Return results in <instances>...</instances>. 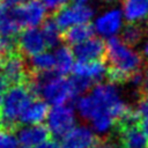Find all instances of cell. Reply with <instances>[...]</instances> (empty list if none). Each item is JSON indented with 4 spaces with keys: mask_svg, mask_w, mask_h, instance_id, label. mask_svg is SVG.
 <instances>
[{
    "mask_svg": "<svg viewBox=\"0 0 148 148\" xmlns=\"http://www.w3.org/2000/svg\"><path fill=\"white\" fill-rule=\"evenodd\" d=\"M130 108L113 83H96L90 94L76 101V109L81 118L92 123L99 118H112L116 123Z\"/></svg>",
    "mask_w": 148,
    "mask_h": 148,
    "instance_id": "1",
    "label": "cell"
},
{
    "mask_svg": "<svg viewBox=\"0 0 148 148\" xmlns=\"http://www.w3.org/2000/svg\"><path fill=\"white\" fill-rule=\"evenodd\" d=\"M105 45V59L109 64L106 76L110 83H128L133 74L142 71V53L124 43L121 38L112 37L106 40Z\"/></svg>",
    "mask_w": 148,
    "mask_h": 148,
    "instance_id": "2",
    "label": "cell"
},
{
    "mask_svg": "<svg viewBox=\"0 0 148 148\" xmlns=\"http://www.w3.org/2000/svg\"><path fill=\"white\" fill-rule=\"evenodd\" d=\"M35 98L28 84L9 87L0 106V128L15 133L21 127V116Z\"/></svg>",
    "mask_w": 148,
    "mask_h": 148,
    "instance_id": "3",
    "label": "cell"
},
{
    "mask_svg": "<svg viewBox=\"0 0 148 148\" xmlns=\"http://www.w3.org/2000/svg\"><path fill=\"white\" fill-rule=\"evenodd\" d=\"M0 75L9 88L13 86L28 84L31 73L28 67V62L24 60V57L20 51H17L7 54L3 58L0 68Z\"/></svg>",
    "mask_w": 148,
    "mask_h": 148,
    "instance_id": "4",
    "label": "cell"
},
{
    "mask_svg": "<svg viewBox=\"0 0 148 148\" xmlns=\"http://www.w3.org/2000/svg\"><path fill=\"white\" fill-rule=\"evenodd\" d=\"M20 29L36 28L46 18V8L40 0H29L9 10Z\"/></svg>",
    "mask_w": 148,
    "mask_h": 148,
    "instance_id": "5",
    "label": "cell"
},
{
    "mask_svg": "<svg viewBox=\"0 0 148 148\" xmlns=\"http://www.w3.org/2000/svg\"><path fill=\"white\" fill-rule=\"evenodd\" d=\"M47 128L52 136L64 138L69 131L75 127V112L71 105H56L49 111Z\"/></svg>",
    "mask_w": 148,
    "mask_h": 148,
    "instance_id": "6",
    "label": "cell"
},
{
    "mask_svg": "<svg viewBox=\"0 0 148 148\" xmlns=\"http://www.w3.org/2000/svg\"><path fill=\"white\" fill-rule=\"evenodd\" d=\"M94 16V9L87 3H71L64 6L60 10L53 14V17L64 31L71 27L77 24L89 23L90 18Z\"/></svg>",
    "mask_w": 148,
    "mask_h": 148,
    "instance_id": "7",
    "label": "cell"
},
{
    "mask_svg": "<svg viewBox=\"0 0 148 148\" xmlns=\"http://www.w3.org/2000/svg\"><path fill=\"white\" fill-rule=\"evenodd\" d=\"M123 23V10L118 8H112L104 12L95 20L94 29L101 37H106L108 39H110L112 37H116V35L124 29Z\"/></svg>",
    "mask_w": 148,
    "mask_h": 148,
    "instance_id": "8",
    "label": "cell"
},
{
    "mask_svg": "<svg viewBox=\"0 0 148 148\" xmlns=\"http://www.w3.org/2000/svg\"><path fill=\"white\" fill-rule=\"evenodd\" d=\"M46 43L42 30L38 28L23 29L18 34V51L23 57H34L45 52Z\"/></svg>",
    "mask_w": 148,
    "mask_h": 148,
    "instance_id": "9",
    "label": "cell"
},
{
    "mask_svg": "<svg viewBox=\"0 0 148 148\" xmlns=\"http://www.w3.org/2000/svg\"><path fill=\"white\" fill-rule=\"evenodd\" d=\"M15 133L20 148H37L51 138L47 126L42 124L18 127Z\"/></svg>",
    "mask_w": 148,
    "mask_h": 148,
    "instance_id": "10",
    "label": "cell"
},
{
    "mask_svg": "<svg viewBox=\"0 0 148 148\" xmlns=\"http://www.w3.org/2000/svg\"><path fill=\"white\" fill-rule=\"evenodd\" d=\"M114 130L119 148H148V139L139 124L116 125Z\"/></svg>",
    "mask_w": 148,
    "mask_h": 148,
    "instance_id": "11",
    "label": "cell"
},
{
    "mask_svg": "<svg viewBox=\"0 0 148 148\" xmlns=\"http://www.w3.org/2000/svg\"><path fill=\"white\" fill-rule=\"evenodd\" d=\"M74 57L77 61L81 62H91L99 61L102 58H105L106 45L98 37H91L90 39L73 46Z\"/></svg>",
    "mask_w": 148,
    "mask_h": 148,
    "instance_id": "12",
    "label": "cell"
},
{
    "mask_svg": "<svg viewBox=\"0 0 148 148\" xmlns=\"http://www.w3.org/2000/svg\"><path fill=\"white\" fill-rule=\"evenodd\" d=\"M99 139L89 127L80 125L69 131L61 140V148H94Z\"/></svg>",
    "mask_w": 148,
    "mask_h": 148,
    "instance_id": "13",
    "label": "cell"
},
{
    "mask_svg": "<svg viewBox=\"0 0 148 148\" xmlns=\"http://www.w3.org/2000/svg\"><path fill=\"white\" fill-rule=\"evenodd\" d=\"M73 73L76 76H81L90 80L95 84V82L103 80L108 75V67L105 62H103L102 60L91 61V62L76 61L73 67Z\"/></svg>",
    "mask_w": 148,
    "mask_h": 148,
    "instance_id": "14",
    "label": "cell"
},
{
    "mask_svg": "<svg viewBox=\"0 0 148 148\" xmlns=\"http://www.w3.org/2000/svg\"><path fill=\"white\" fill-rule=\"evenodd\" d=\"M49 111L50 110L46 102H44L40 98H35L21 116L20 126L21 125H27V126L39 125L44 119L47 118Z\"/></svg>",
    "mask_w": 148,
    "mask_h": 148,
    "instance_id": "15",
    "label": "cell"
},
{
    "mask_svg": "<svg viewBox=\"0 0 148 148\" xmlns=\"http://www.w3.org/2000/svg\"><path fill=\"white\" fill-rule=\"evenodd\" d=\"M123 15L127 23H141L148 17V0H123Z\"/></svg>",
    "mask_w": 148,
    "mask_h": 148,
    "instance_id": "16",
    "label": "cell"
},
{
    "mask_svg": "<svg viewBox=\"0 0 148 148\" xmlns=\"http://www.w3.org/2000/svg\"><path fill=\"white\" fill-rule=\"evenodd\" d=\"M94 25L86 23V24H77L74 27L68 28L67 30L62 31L61 39L66 43V45H77L88 39H90L94 35Z\"/></svg>",
    "mask_w": 148,
    "mask_h": 148,
    "instance_id": "17",
    "label": "cell"
},
{
    "mask_svg": "<svg viewBox=\"0 0 148 148\" xmlns=\"http://www.w3.org/2000/svg\"><path fill=\"white\" fill-rule=\"evenodd\" d=\"M54 59H56V67L54 71L65 76L69 72H73L74 62V53L73 50L69 49L68 45H60L54 50Z\"/></svg>",
    "mask_w": 148,
    "mask_h": 148,
    "instance_id": "18",
    "label": "cell"
},
{
    "mask_svg": "<svg viewBox=\"0 0 148 148\" xmlns=\"http://www.w3.org/2000/svg\"><path fill=\"white\" fill-rule=\"evenodd\" d=\"M42 34L44 36L46 46L49 49L52 47H58V44L60 43L61 39V34H60V28L57 24L56 20L53 16H49L45 18V21L42 23Z\"/></svg>",
    "mask_w": 148,
    "mask_h": 148,
    "instance_id": "19",
    "label": "cell"
},
{
    "mask_svg": "<svg viewBox=\"0 0 148 148\" xmlns=\"http://www.w3.org/2000/svg\"><path fill=\"white\" fill-rule=\"evenodd\" d=\"M28 67L31 73H40V72H49L53 71L56 67V59L54 54L50 52H43L37 56L30 58Z\"/></svg>",
    "mask_w": 148,
    "mask_h": 148,
    "instance_id": "20",
    "label": "cell"
},
{
    "mask_svg": "<svg viewBox=\"0 0 148 148\" xmlns=\"http://www.w3.org/2000/svg\"><path fill=\"white\" fill-rule=\"evenodd\" d=\"M145 37V29L139 23H127L121 30V40L134 47Z\"/></svg>",
    "mask_w": 148,
    "mask_h": 148,
    "instance_id": "21",
    "label": "cell"
},
{
    "mask_svg": "<svg viewBox=\"0 0 148 148\" xmlns=\"http://www.w3.org/2000/svg\"><path fill=\"white\" fill-rule=\"evenodd\" d=\"M69 83H71V88L73 91V96L74 98L77 101V96L86 92L88 89L91 88V86L94 87V83L86 79V77H81V76H76L73 75L72 77H69Z\"/></svg>",
    "mask_w": 148,
    "mask_h": 148,
    "instance_id": "22",
    "label": "cell"
},
{
    "mask_svg": "<svg viewBox=\"0 0 148 148\" xmlns=\"http://www.w3.org/2000/svg\"><path fill=\"white\" fill-rule=\"evenodd\" d=\"M17 139H15L14 133L7 132L0 128V148H18Z\"/></svg>",
    "mask_w": 148,
    "mask_h": 148,
    "instance_id": "23",
    "label": "cell"
},
{
    "mask_svg": "<svg viewBox=\"0 0 148 148\" xmlns=\"http://www.w3.org/2000/svg\"><path fill=\"white\" fill-rule=\"evenodd\" d=\"M134 109L139 116V120L148 119V95H140Z\"/></svg>",
    "mask_w": 148,
    "mask_h": 148,
    "instance_id": "24",
    "label": "cell"
},
{
    "mask_svg": "<svg viewBox=\"0 0 148 148\" xmlns=\"http://www.w3.org/2000/svg\"><path fill=\"white\" fill-rule=\"evenodd\" d=\"M45 8L50 10L52 14H56L58 10H60L64 6H66L67 0H40Z\"/></svg>",
    "mask_w": 148,
    "mask_h": 148,
    "instance_id": "25",
    "label": "cell"
},
{
    "mask_svg": "<svg viewBox=\"0 0 148 148\" xmlns=\"http://www.w3.org/2000/svg\"><path fill=\"white\" fill-rule=\"evenodd\" d=\"M94 148H117V146L111 139L105 138V139H99Z\"/></svg>",
    "mask_w": 148,
    "mask_h": 148,
    "instance_id": "26",
    "label": "cell"
},
{
    "mask_svg": "<svg viewBox=\"0 0 148 148\" xmlns=\"http://www.w3.org/2000/svg\"><path fill=\"white\" fill-rule=\"evenodd\" d=\"M140 95H148V66L143 71V82L140 88Z\"/></svg>",
    "mask_w": 148,
    "mask_h": 148,
    "instance_id": "27",
    "label": "cell"
},
{
    "mask_svg": "<svg viewBox=\"0 0 148 148\" xmlns=\"http://www.w3.org/2000/svg\"><path fill=\"white\" fill-rule=\"evenodd\" d=\"M8 15V10H7V6L5 5V2L2 0H0V27L3 23L5 18Z\"/></svg>",
    "mask_w": 148,
    "mask_h": 148,
    "instance_id": "28",
    "label": "cell"
},
{
    "mask_svg": "<svg viewBox=\"0 0 148 148\" xmlns=\"http://www.w3.org/2000/svg\"><path fill=\"white\" fill-rule=\"evenodd\" d=\"M7 89H8V86L5 82V80L2 79V76L0 75V106H1V103H2V99H3V96L7 91Z\"/></svg>",
    "mask_w": 148,
    "mask_h": 148,
    "instance_id": "29",
    "label": "cell"
},
{
    "mask_svg": "<svg viewBox=\"0 0 148 148\" xmlns=\"http://www.w3.org/2000/svg\"><path fill=\"white\" fill-rule=\"evenodd\" d=\"M37 148H61V146L57 141H54V140H49V141H46L45 143L40 145Z\"/></svg>",
    "mask_w": 148,
    "mask_h": 148,
    "instance_id": "30",
    "label": "cell"
},
{
    "mask_svg": "<svg viewBox=\"0 0 148 148\" xmlns=\"http://www.w3.org/2000/svg\"><path fill=\"white\" fill-rule=\"evenodd\" d=\"M2 1L5 2V5H6V6L17 7V6H20V5L25 3V2H27V1H29V0H2Z\"/></svg>",
    "mask_w": 148,
    "mask_h": 148,
    "instance_id": "31",
    "label": "cell"
},
{
    "mask_svg": "<svg viewBox=\"0 0 148 148\" xmlns=\"http://www.w3.org/2000/svg\"><path fill=\"white\" fill-rule=\"evenodd\" d=\"M142 56L145 57V58H148V39L143 43V45H142Z\"/></svg>",
    "mask_w": 148,
    "mask_h": 148,
    "instance_id": "32",
    "label": "cell"
},
{
    "mask_svg": "<svg viewBox=\"0 0 148 148\" xmlns=\"http://www.w3.org/2000/svg\"><path fill=\"white\" fill-rule=\"evenodd\" d=\"M102 1L105 2V3H116V2H118L120 0H102Z\"/></svg>",
    "mask_w": 148,
    "mask_h": 148,
    "instance_id": "33",
    "label": "cell"
},
{
    "mask_svg": "<svg viewBox=\"0 0 148 148\" xmlns=\"http://www.w3.org/2000/svg\"><path fill=\"white\" fill-rule=\"evenodd\" d=\"M75 3H87L88 0H73Z\"/></svg>",
    "mask_w": 148,
    "mask_h": 148,
    "instance_id": "34",
    "label": "cell"
},
{
    "mask_svg": "<svg viewBox=\"0 0 148 148\" xmlns=\"http://www.w3.org/2000/svg\"><path fill=\"white\" fill-rule=\"evenodd\" d=\"M147 34H148V27H147Z\"/></svg>",
    "mask_w": 148,
    "mask_h": 148,
    "instance_id": "35",
    "label": "cell"
}]
</instances>
